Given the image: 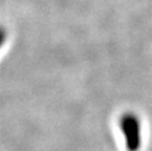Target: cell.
Listing matches in <instances>:
<instances>
[{
  "instance_id": "obj_1",
  "label": "cell",
  "mask_w": 152,
  "mask_h": 151,
  "mask_svg": "<svg viewBox=\"0 0 152 151\" xmlns=\"http://www.w3.org/2000/svg\"><path fill=\"white\" fill-rule=\"evenodd\" d=\"M119 126L125 138L127 151H138L141 146V126L139 118L131 112L120 117Z\"/></svg>"
},
{
  "instance_id": "obj_2",
  "label": "cell",
  "mask_w": 152,
  "mask_h": 151,
  "mask_svg": "<svg viewBox=\"0 0 152 151\" xmlns=\"http://www.w3.org/2000/svg\"><path fill=\"white\" fill-rule=\"evenodd\" d=\"M5 40H6V30L2 26H0V48L4 45Z\"/></svg>"
}]
</instances>
